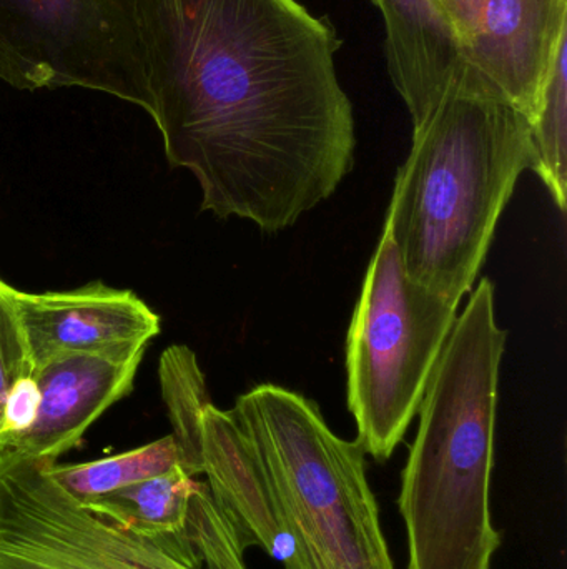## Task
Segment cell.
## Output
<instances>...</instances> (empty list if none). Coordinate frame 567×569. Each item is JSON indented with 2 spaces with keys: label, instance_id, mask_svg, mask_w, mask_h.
Wrapping results in <instances>:
<instances>
[{
  "label": "cell",
  "instance_id": "6da1fadb",
  "mask_svg": "<svg viewBox=\"0 0 567 569\" xmlns=\"http://www.w3.org/2000/svg\"><path fill=\"white\" fill-rule=\"evenodd\" d=\"M152 119L203 212L292 227L355 163L342 47L298 0H135Z\"/></svg>",
  "mask_w": 567,
  "mask_h": 569
},
{
  "label": "cell",
  "instance_id": "7a4b0ae2",
  "mask_svg": "<svg viewBox=\"0 0 567 569\" xmlns=\"http://www.w3.org/2000/svg\"><path fill=\"white\" fill-rule=\"evenodd\" d=\"M528 169V117L463 63L432 116L413 129L396 176L385 230L406 277L459 307Z\"/></svg>",
  "mask_w": 567,
  "mask_h": 569
},
{
  "label": "cell",
  "instance_id": "3957f363",
  "mask_svg": "<svg viewBox=\"0 0 567 569\" xmlns=\"http://www.w3.org/2000/svg\"><path fill=\"white\" fill-rule=\"evenodd\" d=\"M506 338L496 321L495 284L483 279L433 371L402 471L406 569H492L502 548L492 477Z\"/></svg>",
  "mask_w": 567,
  "mask_h": 569
},
{
  "label": "cell",
  "instance_id": "277c9868",
  "mask_svg": "<svg viewBox=\"0 0 567 569\" xmlns=\"http://www.w3.org/2000/svg\"><path fill=\"white\" fill-rule=\"evenodd\" d=\"M232 411L262 465L290 545L285 569H396L358 440L338 437L315 401L276 385Z\"/></svg>",
  "mask_w": 567,
  "mask_h": 569
},
{
  "label": "cell",
  "instance_id": "5b68a950",
  "mask_svg": "<svg viewBox=\"0 0 567 569\" xmlns=\"http://www.w3.org/2000/svg\"><path fill=\"white\" fill-rule=\"evenodd\" d=\"M458 307L413 283L383 230L346 338V397L366 455L388 461L418 415Z\"/></svg>",
  "mask_w": 567,
  "mask_h": 569
},
{
  "label": "cell",
  "instance_id": "8992f818",
  "mask_svg": "<svg viewBox=\"0 0 567 569\" xmlns=\"http://www.w3.org/2000/svg\"><path fill=\"white\" fill-rule=\"evenodd\" d=\"M0 80L95 90L152 116L135 0H0Z\"/></svg>",
  "mask_w": 567,
  "mask_h": 569
},
{
  "label": "cell",
  "instance_id": "52a82bcc",
  "mask_svg": "<svg viewBox=\"0 0 567 569\" xmlns=\"http://www.w3.org/2000/svg\"><path fill=\"white\" fill-rule=\"evenodd\" d=\"M52 463L0 453V569H195L162 540L77 503L50 477Z\"/></svg>",
  "mask_w": 567,
  "mask_h": 569
},
{
  "label": "cell",
  "instance_id": "ba28073f",
  "mask_svg": "<svg viewBox=\"0 0 567 569\" xmlns=\"http://www.w3.org/2000/svg\"><path fill=\"white\" fill-rule=\"evenodd\" d=\"M462 62L529 120L559 47L567 0H435Z\"/></svg>",
  "mask_w": 567,
  "mask_h": 569
},
{
  "label": "cell",
  "instance_id": "9c48e42d",
  "mask_svg": "<svg viewBox=\"0 0 567 569\" xmlns=\"http://www.w3.org/2000/svg\"><path fill=\"white\" fill-rule=\"evenodd\" d=\"M16 315L32 377L63 355L149 347L160 317L130 290L92 282L65 291L32 293L3 283Z\"/></svg>",
  "mask_w": 567,
  "mask_h": 569
},
{
  "label": "cell",
  "instance_id": "30bf717a",
  "mask_svg": "<svg viewBox=\"0 0 567 569\" xmlns=\"http://www.w3.org/2000/svg\"><path fill=\"white\" fill-rule=\"evenodd\" d=\"M146 347L53 358L33 373L39 413L9 450L57 461L80 447L85 431L133 390Z\"/></svg>",
  "mask_w": 567,
  "mask_h": 569
},
{
  "label": "cell",
  "instance_id": "8fae6325",
  "mask_svg": "<svg viewBox=\"0 0 567 569\" xmlns=\"http://www.w3.org/2000/svg\"><path fill=\"white\" fill-rule=\"evenodd\" d=\"M202 475L243 550L262 548L285 563L290 545L255 450L233 418L210 403L202 418Z\"/></svg>",
  "mask_w": 567,
  "mask_h": 569
},
{
  "label": "cell",
  "instance_id": "7c38bea8",
  "mask_svg": "<svg viewBox=\"0 0 567 569\" xmlns=\"http://www.w3.org/2000/svg\"><path fill=\"white\" fill-rule=\"evenodd\" d=\"M385 22L386 60L396 92L422 126L463 66L458 43L435 0H372Z\"/></svg>",
  "mask_w": 567,
  "mask_h": 569
},
{
  "label": "cell",
  "instance_id": "4fadbf2b",
  "mask_svg": "<svg viewBox=\"0 0 567 569\" xmlns=\"http://www.w3.org/2000/svg\"><path fill=\"white\" fill-rule=\"evenodd\" d=\"M196 481L182 467H175L159 477L95 498L83 508L130 533L179 541L192 553L185 540V525Z\"/></svg>",
  "mask_w": 567,
  "mask_h": 569
},
{
  "label": "cell",
  "instance_id": "5bb4252c",
  "mask_svg": "<svg viewBox=\"0 0 567 569\" xmlns=\"http://www.w3.org/2000/svg\"><path fill=\"white\" fill-rule=\"evenodd\" d=\"M175 467H180L179 448L172 435H166L135 450L87 463L55 461L50 465L49 473L77 503L85 507L95 498L159 477Z\"/></svg>",
  "mask_w": 567,
  "mask_h": 569
},
{
  "label": "cell",
  "instance_id": "9a60e30c",
  "mask_svg": "<svg viewBox=\"0 0 567 569\" xmlns=\"http://www.w3.org/2000/svg\"><path fill=\"white\" fill-rule=\"evenodd\" d=\"M160 387L172 423V438L179 448L180 467L190 477L202 475V418L212 403L205 377L195 353L173 345L160 358Z\"/></svg>",
  "mask_w": 567,
  "mask_h": 569
},
{
  "label": "cell",
  "instance_id": "2e32d148",
  "mask_svg": "<svg viewBox=\"0 0 567 569\" xmlns=\"http://www.w3.org/2000/svg\"><path fill=\"white\" fill-rule=\"evenodd\" d=\"M567 40L549 70L531 127L533 169L561 212L567 203Z\"/></svg>",
  "mask_w": 567,
  "mask_h": 569
},
{
  "label": "cell",
  "instance_id": "e0dca14e",
  "mask_svg": "<svg viewBox=\"0 0 567 569\" xmlns=\"http://www.w3.org/2000/svg\"><path fill=\"white\" fill-rule=\"evenodd\" d=\"M185 540L203 569H249L242 545L229 518L210 493L209 485L196 481L186 511Z\"/></svg>",
  "mask_w": 567,
  "mask_h": 569
},
{
  "label": "cell",
  "instance_id": "ac0fdd59",
  "mask_svg": "<svg viewBox=\"0 0 567 569\" xmlns=\"http://www.w3.org/2000/svg\"><path fill=\"white\" fill-rule=\"evenodd\" d=\"M3 283L6 282L0 279V430H2L3 405L10 388L20 378L32 377L22 335L3 291Z\"/></svg>",
  "mask_w": 567,
  "mask_h": 569
},
{
  "label": "cell",
  "instance_id": "d6986e66",
  "mask_svg": "<svg viewBox=\"0 0 567 569\" xmlns=\"http://www.w3.org/2000/svg\"><path fill=\"white\" fill-rule=\"evenodd\" d=\"M40 393L36 378L22 377L7 395L3 405L2 430H0V453L26 433L39 413Z\"/></svg>",
  "mask_w": 567,
  "mask_h": 569
}]
</instances>
